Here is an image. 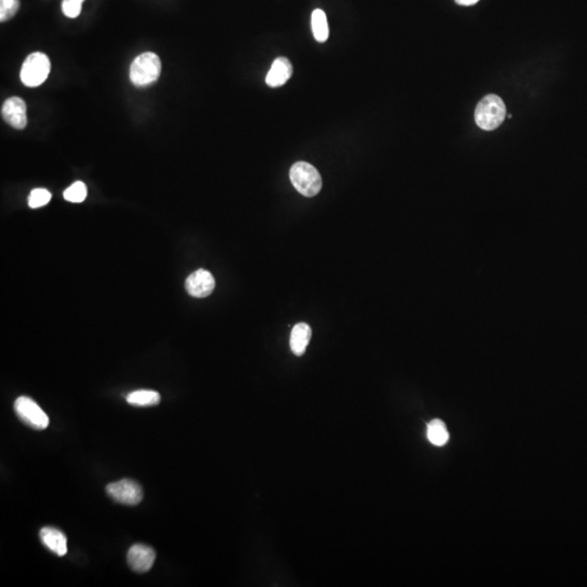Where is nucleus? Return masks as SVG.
I'll use <instances>...</instances> for the list:
<instances>
[{"label":"nucleus","mask_w":587,"mask_h":587,"mask_svg":"<svg viewBox=\"0 0 587 587\" xmlns=\"http://www.w3.org/2000/svg\"><path fill=\"white\" fill-rule=\"evenodd\" d=\"M475 123L484 131H494L502 125L506 118V105L500 96H485L475 108Z\"/></svg>","instance_id":"1"},{"label":"nucleus","mask_w":587,"mask_h":587,"mask_svg":"<svg viewBox=\"0 0 587 587\" xmlns=\"http://www.w3.org/2000/svg\"><path fill=\"white\" fill-rule=\"evenodd\" d=\"M161 74V61L154 52L139 54L132 62L130 68V80L137 87L152 85Z\"/></svg>","instance_id":"2"},{"label":"nucleus","mask_w":587,"mask_h":587,"mask_svg":"<svg viewBox=\"0 0 587 587\" xmlns=\"http://www.w3.org/2000/svg\"><path fill=\"white\" fill-rule=\"evenodd\" d=\"M289 178L294 187L305 197H313L322 188V178L319 171L304 161H299L291 167Z\"/></svg>","instance_id":"3"},{"label":"nucleus","mask_w":587,"mask_h":587,"mask_svg":"<svg viewBox=\"0 0 587 587\" xmlns=\"http://www.w3.org/2000/svg\"><path fill=\"white\" fill-rule=\"evenodd\" d=\"M50 60L43 52H33L21 68L20 79L28 87H37L48 78Z\"/></svg>","instance_id":"4"},{"label":"nucleus","mask_w":587,"mask_h":587,"mask_svg":"<svg viewBox=\"0 0 587 587\" xmlns=\"http://www.w3.org/2000/svg\"><path fill=\"white\" fill-rule=\"evenodd\" d=\"M14 411L24 424L34 430H45L49 425L48 415L30 397H19L14 402Z\"/></svg>","instance_id":"5"},{"label":"nucleus","mask_w":587,"mask_h":587,"mask_svg":"<svg viewBox=\"0 0 587 587\" xmlns=\"http://www.w3.org/2000/svg\"><path fill=\"white\" fill-rule=\"evenodd\" d=\"M107 494L114 502L127 506H136L142 502L143 489L137 482L123 479L107 485Z\"/></svg>","instance_id":"6"},{"label":"nucleus","mask_w":587,"mask_h":587,"mask_svg":"<svg viewBox=\"0 0 587 587\" xmlns=\"http://www.w3.org/2000/svg\"><path fill=\"white\" fill-rule=\"evenodd\" d=\"M216 287L214 276L209 271L199 269L186 278L185 289L192 297H208Z\"/></svg>","instance_id":"7"},{"label":"nucleus","mask_w":587,"mask_h":587,"mask_svg":"<svg viewBox=\"0 0 587 587\" xmlns=\"http://www.w3.org/2000/svg\"><path fill=\"white\" fill-rule=\"evenodd\" d=\"M1 116L13 129L23 130L28 124L26 105L23 99L11 97L3 103Z\"/></svg>","instance_id":"8"},{"label":"nucleus","mask_w":587,"mask_h":587,"mask_svg":"<svg viewBox=\"0 0 587 587\" xmlns=\"http://www.w3.org/2000/svg\"><path fill=\"white\" fill-rule=\"evenodd\" d=\"M156 553L152 547L136 544L127 553V564L133 571L145 573L150 571L155 562Z\"/></svg>","instance_id":"9"},{"label":"nucleus","mask_w":587,"mask_h":587,"mask_svg":"<svg viewBox=\"0 0 587 587\" xmlns=\"http://www.w3.org/2000/svg\"><path fill=\"white\" fill-rule=\"evenodd\" d=\"M41 543L44 544L46 548L52 551L57 556H65L68 553L67 536L62 533L58 528L46 526L39 532Z\"/></svg>","instance_id":"10"},{"label":"nucleus","mask_w":587,"mask_h":587,"mask_svg":"<svg viewBox=\"0 0 587 587\" xmlns=\"http://www.w3.org/2000/svg\"><path fill=\"white\" fill-rule=\"evenodd\" d=\"M291 74H293V65L289 60L280 57L274 60L271 65L270 71L265 78V83L270 87H280L291 79Z\"/></svg>","instance_id":"11"},{"label":"nucleus","mask_w":587,"mask_h":587,"mask_svg":"<svg viewBox=\"0 0 587 587\" xmlns=\"http://www.w3.org/2000/svg\"><path fill=\"white\" fill-rule=\"evenodd\" d=\"M311 327L307 323H297L293 327L291 333V340H289V345H291V351L294 355L302 356L306 351L307 346L309 344L311 340Z\"/></svg>","instance_id":"12"},{"label":"nucleus","mask_w":587,"mask_h":587,"mask_svg":"<svg viewBox=\"0 0 587 587\" xmlns=\"http://www.w3.org/2000/svg\"><path fill=\"white\" fill-rule=\"evenodd\" d=\"M160 400H161V396L158 391H148V389L132 391L127 396V402L136 407H152L159 404Z\"/></svg>","instance_id":"13"},{"label":"nucleus","mask_w":587,"mask_h":587,"mask_svg":"<svg viewBox=\"0 0 587 587\" xmlns=\"http://www.w3.org/2000/svg\"><path fill=\"white\" fill-rule=\"evenodd\" d=\"M311 26L316 41H319V43H325L327 41L329 35H330V30H329V23H327L325 11L321 10V9H316L312 12Z\"/></svg>","instance_id":"14"},{"label":"nucleus","mask_w":587,"mask_h":587,"mask_svg":"<svg viewBox=\"0 0 587 587\" xmlns=\"http://www.w3.org/2000/svg\"><path fill=\"white\" fill-rule=\"evenodd\" d=\"M428 438L433 445L444 446L449 440V431L443 421L433 420L428 425Z\"/></svg>","instance_id":"15"},{"label":"nucleus","mask_w":587,"mask_h":587,"mask_svg":"<svg viewBox=\"0 0 587 587\" xmlns=\"http://www.w3.org/2000/svg\"><path fill=\"white\" fill-rule=\"evenodd\" d=\"M86 196H87V188H86L85 184L80 182V181L73 183L63 193L65 200L74 203V204H79V203L85 200Z\"/></svg>","instance_id":"16"},{"label":"nucleus","mask_w":587,"mask_h":587,"mask_svg":"<svg viewBox=\"0 0 587 587\" xmlns=\"http://www.w3.org/2000/svg\"><path fill=\"white\" fill-rule=\"evenodd\" d=\"M50 199H52V194L49 193L47 189H45V188H35L30 194L28 203H29V206L31 208L37 209L48 204Z\"/></svg>","instance_id":"17"},{"label":"nucleus","mask_w":587,"mask_h":587,"mask_svg":"<svg viewBox=\"0 0 587 587\" xmlns=\"http://www.w3.org/2000/svg\"><path fill=\"white\" fill-rule=\"evenodd\" d=\"M20 8L19 0H0V21L6 22L16 16Z\"/></svg>","instance_id":"18"},{"label":"nucleus","mask_w":587,"mask_h":587,"mask_svg":"<svg viewBox=\"0 0 587 587\" xmlns=\"http://www.w3.org/2000/svg\"><path fill=\"white\" fill-rule=\"evenodd\" d=\"M84 0H63L62 1V12L70 19L78 18L82 11V3Z\"/></svg>","instance_id":"19"},{"label":"nucleus","mask_w":587,"mask_h":587,"mask_svg":"<svg viewBox=\"0 0 587 587\" xmlns=\"http://www.w3.org/2000/svg\"><path fill=\"white\" fill-rule=\"evenodd\" d=\"M479 0H456V3L461 6L475 5Z\"/></svg>","instance_id":"20"}]
</instances>
